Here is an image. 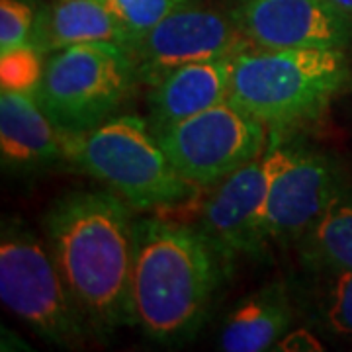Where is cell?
I'll return each instance as SVG.
<instances>
[{"instance_id":"8992f818","label":"cell","mask_w":352,"mask_h":352,"mask_svg":"<svg viewBox=\"0 0 352 352\" xmlns=\"http://www.w3.org/2000/svg\"><path fill=\"white\" fill-rule=\"evenodd\" d=\"M0 298L39 337L59 346L85 340L88 325L47 245L16 221L2 223Z\"/></svg>"},{"instance_id":"ac0fdd59","label":"cell","mask_w":352,"mask_h":352,"mask_svg":"<svg viewBox=\"0 0 352 352\" xmlns=\"http://www.w3.org/2000/svg\"><path fill=\"white\" fill-rule=\"evenodd\" d=\"M45 53L32 43L0 55L2 90L25 92L36 96L45 71Z\"/></svg>"},{"instance_id":"7c38bea8","label":"cell","mask_w":352,"mask_h":352,"mask_svg":"<svg viewBox=\"0 0 352 352\" xmlns=\"http://www.w3.org/2000/svg\"><path fill=\"white\" fill-rule=\"evenodd\" d=\"M0 155L12 170H38L67 159V133L25 92L0 94Z\"/></svg>"},{"instance_id":"5bb4252c","label":"cell","mask_w":352,"mask_h":352,"mask_svg":"<svg viewBox=\"0 0 352 352\" xmlns=\"http://www.w3.org/2000/svg\"><path fill=\"white\" fill-rule=\"evenodd\" d=\"M122 45L133 43L104 0H51L38 12L32 45L45 55L75 45Z\"/></svg>"},{"instance_id":"e0dca14e","label":"cell","mask_w":352,"mask_h":352,"mask_svg":"<svg viewBox=\"0 0 352 352\" xmlns=\"http://www.w3.org/2000/svg\"><path fill=\"white\" fill-rule=\"evenodd\" d=\"M135 45L147 32L190 0H104ZM133 50V47H131Z\"/></svg>"},{"instance_id":"ffe728a7","label":"cell","mask_w":352,"mask_h":352,"mask_svg":"<svg viewBox=\"0 0 352 352\" xmlns=\"http://www.w3.org/2000/svg\"><path fill=\"white\" fill-rule=\"evenodd\" d=\"M38 14L25 0H0V55L32 43Z\"/></svg>"},{"instance_id":"ba28073f","label":"cell","mask_w":352,"mask_h":352,"mask_svg":"<svg viewBox=\"0 0 352 352\" xmlns=\"http://www.w3.org/2000/svg\"><path fill=\"white\" fill-rule=\"evenodd\" d=\"M268 127L221 102L157 135L170 163L192 186H212L266 151Z\"/></svg>"},{"instance_id":"7402d4cb","label":"cell","mask_w":352,"mask_h":352,"mask_svg":"<svg viewBox=\"0 0 352 352\" xmlns=\"http://www.w3.org/2000/svg\"><path fill=\"white\" fill-rule=\"evenodd\" d=\"M331 4H333L344 18H349L352 22V0H331Z\"/></svg>"},{"instance_id":"3957f363","label":"cell","mask_w":352,"mask_h":352,"mask_svg":"<svg viewBox=\"0 0 352 352\" xmlns=\"http://www.w3.org/2000/svg\"><path fill=\"white\" fill-rule=\"evenodd\" d=\"M351 80L344 50L249 47L233 57L227 100L272 131H289L319 120Z\"/></svg>"},{"instance_id":"8fae6325","label":"cell","mask_w":352,"mask_h":352,"mask_svg":"<svg viewBox=\"0 0 352 352\" xmlns=\"http://www.w3.org/2000/svg\"><path fill=\"white\" fill-rule=\"evenodd\" d=\"M231 16L258 50H346L352 41V22L331 0H235Z\"/></svg>"},{"instance_id":"5b68a950","label":"cell","mask_w":352,"mask_h":352,"mask_svg":"<svg viewBox=\"0 0 352 352\" xmlns=\"http://www.w3.org/2000/svg\"><path fill=\"white\" fill-rule=\"evenodd\" d=\"M133 53L122 45H75L51 53L36 98L65 133H82L112 120L138 88Z\"/></svg>"},{"instance_id":"30bf717a","label":"cell","mask_w":352,"mask_h":352,"mask_svg":"<svg viewBox=\"0 0 352 352\" xmlns=\"http://www.w3.org/2000/svg\"><path fill=\"white\" fill-rule=\"evenodd\" d=\"M268 168L264 153L217 182L204 206L201 233L227 264L237 258H261L268 251L266 229Z\"/></svg>"},{"instance_id":"2e32d148","label":"cell","mask_w":352,"mask_h":352,"mask_svg":"<svg viewBox=\"0 0 352 352\" xmlns=\"http://www.w3.org/2000/svg\"><path fill=\"white\" fill-rule=\"evenodd\" d=\"M296 247L303 266L317 274L352 270V194L346 186Z\"/></svg>"},{"instance_id":"277c9868","label":"cell","mask_w":352,"mask_h":352,"mask_svg":"<svg viewBox=\"0 0 352 352\" xmlns=\"http://www.w3.org/2000/svg\"><path fill=\"white\" fill-rule=\"evenodd\" d=\"M67 161L138 212L173 208L194 192L151 126L133 113H120L82 133H67Z\"/></svg>"},{"instance_id":"d6986e66","label":"cell","mask_w":352,"mask_h":352,"mask_svg":"<svg viewBox=\"0 0 352 352\" xmlns=\"http://www.w3.org/2000/svg\"><path fill=\"white\" fill-rule=\"evenodd\" d=\"M327 276L319 296V317L329 331L352 339V270L327 272Z\"/></svg>"},{"instance_id":"9c48e42d","label":"cell","mask_w":352,"mask_h":352,"mask_svg":"<svg viewBox=\"0 0 352 352\" xmlns=\"http://www.w3.org/2000/svg\"><path fill=\"white\" fill-rule=\"evenodd\" d=\"M252 47L233 16L186 2L133 45L139 82L155 87L190 63L235 57Z\"/></svg>"},{"instance_id":"52a82bcc","label":"cell","mask_w":352,"mask_h":352,"mask_svg":"<svg viewBox=\"0 0 352 352\" xmlns=\"http://www.w3.org/2000/svg\"><path fill=\"white\" fill-rule=\"evenodd\" d=\"M276 141L266 145L268 168L266 229L270 243L298 245L315 219L344 188L339 164L329 155L286 139V131H272Z\"/></svg>"},{"instance_id":"6da1fadb","label":"cell","mask_w":352,"mask_h":352,"mask_svg":"<svg viewBox=\"0 0 352 352\" xmlns=\"http://www.w3.org/2000/svg\"><path fill=\"white\" fill-rule=\"evenodd\" d=\"M110 190L71 192L45 215V241L90 331L133 325L131 274L138 219Z\"/></svg>"},{"instance_id":"7a4b0ae2","label":"cell","mask_w":352,"mask_h":352,"mask_svg":"<svg viewBox=\"0 0 352 352\" xmlns=\"http://www.w3.org/2000/svg\"><path fill=\"white\" fill-rule=\"evenodd\" d=\"M227 263L201 229L138 219L131 274L133 325L149 339L180 344L204 325Z\"/></svg>"},{"instance_id":"9a60e30c","label":"cell","mask_w":352,"mask_h":352,"mask_svg":"<svg viewBox=\"0 0 352 352\" xmlns=\"http://www.w3.org/2000/svg\"><path fill=\"white\" fill-rule=\"evenodd\" d=\"M292 300L284 284L256 289L229 314L221 329L219 349L227 352L270 351L289 331Z\"/></svg>"},{"instance_id":"44dd1931","label":"cell","mask_w":352,"mask_h":352,"mask_svg":"<svg viewBox=\"0 0 352 352\" xmlns=\"http://www.w3.org/2000/svg\"><path fill=\"white\" fill-rule=\"evenodd\" d=\"M276 351H300V352H317L323 351L321 342L315 339L314 335L305 329H294L288 331L282 339L278 340V344L274 346Z\"/></svg>"},{"instance_id":"4fadbf2b","label":"cell","mask_w":352,"mask_h":352,"mask_svg":"<svg viewBox=\"0 0 352 352\" xmlns=\"http://www.w3.org/2000/svg\"><path fill=\"white\" fill-rule=\"evenodd\" d=\"M233 57L190 63L151 87L149 126L155 135L229 98Z\"/></svg>"}]
</instances>
